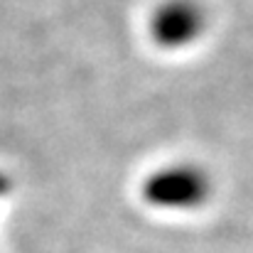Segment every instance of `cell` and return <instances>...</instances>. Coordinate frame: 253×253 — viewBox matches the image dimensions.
<instances>
[{
  "label": "cell",
  "mask_w": 253,
  "mask_h": 253,
  "mask_svg": "<svg viewBox=\"0 0 253 253\" xmlns=\"http://www.w3.org/2000/svg\"><path fill=\"white\" fill-rule=\"evenodd\" d=\"M202 27V12L192 2H172L160 10L155 20V35L165 44H184Z\"/></svg>",
  "instance_id": "1"
}]
</instances>
